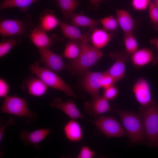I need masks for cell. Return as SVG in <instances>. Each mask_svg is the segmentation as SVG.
Masks as SVG:
<instances>
[{
  "label": "cell",
  "mask_w": 158,
  "mask_h": 158,
  "mask_svg": "<svg viewBox=\"0 0 158 158\" xmlns=\"http://www.w3.org/2000/svg\"><path fill=\"white\" fill-rule=\"evenodd\" d=\"M112 111L120 117L131 143L147 142L143 119L140 114L116 109H113Z\"/></svg>",
  "instance_id": "1"
},
{
  "label": "cell",
  "mask_w": 158,
  "mask_h": 158,
  "mask_svg": "<svg viewBox=\"0 0 158 158\" xmlns=\"http://www.w3.org/2000/svg\"><path fill=\"white\" fill-rule=\"evenodd\" d=\"M139 114L143 119L147 144L158 147V104L152 99L148 105L140 108Z\"/></svg>",
  "instance_id": "2"
},
{
  "label": "cell",
  "mask_w": 158,
  "mask_h": 158,
  "mask_svg": "<svg viewBox=\"0 0 158 158\" xmlns=\"http://www.w3.org/2000/svg\"><path fill=\"white\" fill-rule=\"evenodd\" d=\"M103 55L99 49L90 46L88 43L83 42L80 54L68 63L67 68L76 74H83L95 65Z\"/></svg>",
  "instance_id": "3"
},
{
  "label": "cell",
  "mask_w": 158,
  "mask_h": 158,
  "mask_svg": "<svg viewBox=\"0 0 158 158\" xmlns=\"http://www.w3.org/2000/svg\"><path fill=\"white\" fill-rule=\"evenodd\" d=\"M29 70L48 87L63 92L66 96L76 97L71 88L59 76L53 71L41 67L38 62L31 65Z\"/></svg>",
  "instance_id": "4"
},
{
  "label": "cell",
  "mask_w": 158,
  "mask_h": 158,
  "mask_svg": "<svg viewBox=\"0 0 158 158\" xmlns=\"http://www.w3.org/2000/svg\"><path fill=\"white\" fill-rule=\"evenodd\" d=\"M0 112L25 117L29 121L36 119L38 117L36 113L29 110L25 99L14 96L5 97L0 108Z\"/></svg>",
  "instance_id": "5"
},
{
  "label": "cell",
  "mask_w": 158,
  "mask_h": 158,
  "mask_svg": "<svg viewBox=\"0 0 158 158\" xmlns=\"http://www.w3.org/2000/svg\"><path fill=\"white\" fill-rule=\"evenodd\" d=\"M96 117L93 123L97 128L107 137H120L127 135L126 130L113 117L101 114Z\"/></svg>",
  "instance_id": "6"
},
{
  "label": "cell",
  "mask_w": 158,
  "mask_h": 158,
  "mask_svg": "<svg viewBox=\"0 0 158 158\" xmlns=\"http://www.w3.org/2000/svg\"><path fill=\"white\" fill-rule=\"evenodd\" d=\"M110 55L112 59L115 60L105 72L113 78L116 83L125 76L126 63L128 60V57L126 52L120 51L112 52Z\"/></svg>",
  "instance_id": "7"
},
{
  "label": "cell",
  "mask_w": 158,
  "mask_h": 158,
  "mask_svg": "<svg viewBox=\"0 0 158 158\" xmlns=\"http://www.w3.org/2000/svg\"><path fill=\"white\" fill-rule=\"evenodd\" d=\"M104 74V72H93L89 71L83 74L82 86L84 90L93 97L100 96L101 81Z\"/></svg>",
  "instance_id": "8"
},
{
  "label": "cell",
  "mask_w": 158,
  "mask_h": 158,
  "mask_svg": "<svg viewBox=\"0 0 158 158\" xmlns=\"http://www.w3.org/2000/svg\"><path fill=\"white\" fill-rule=\"evenodd\" d=\"M41 60L45 68L54 72L59 73L67 68L61 56L48 49H39Z\"/></svg>",
  "instance_id": "9"
},
{
  "label": "cell",
  "mask_w": 158,
  "mask_h": 158,
  "mask_svg": "<svg viewBox=\"0 0 158 158\" xmlns=\"http://www.w3.org/2000/svg\"><path fill=\"white\" fill-rule=\"evenodd\" d=\"M85 111L90 116L95 117L107 112L112 111L108 101L103 96L93 97L91 101L85 102L84 104Z\"/></svg>",
  "instance_id": "10"
},
{
  "label": "cell",
  "mask_w": 158,
  "mask_h": 158,
  "mask_svg": "<svg viewBox=\"0 0 158 158\" xmlns=\"http://www.w3.org/2000/svg\"><path fill=\"white\" fill-rule=\"evenodd\" d=\"M133 90L136 100L142 106H146L152 102L150 87L145 79L140 78L136 81Z\"/></svg>",
  "instance_id": "11"
},
{
  "label": "cell",
  "mask_w": 158,
  "mask_h": 158,
  "mask_svg": "<svg viewBox=\"0 0 158 158\" xmlns=\"http://www.w3.org/2000/svg\"><path fill=\"white\" fill-rule=\"evenodd\" d=\"M49 128H42L31 132L24 130L20 134V138L25 145H32L36 149L39 147L38 144L44 140L49 134Z\"/></svg>",
  "instance_id": "12"
},
{
  "label": "cell",
  "mask_w": 158,
  "mask_h": 158,
  "mask_svg": "<svg viewBox=\"0 0 158 158\" xmlns=\"http://www.w3.org/2000/svg\"><path fill=\"white\" fill-rule=\"evenodd\" d=\"M50 105L60 110L73 119L85 118L71 99L63 102L60 98L56 97L50 103Z\"/></svg>",
  "instance_id": "13"
},
{
  "label": "cell",
  "mask_w": 158,
  "mask_h": 158,
  "mask_svg": "<svg viewBox=\"0 0 158 158\" xmlns=\"http://www.w3.org/2000/svg\"><path fill=\"white\" fill-rule=\"evenodd\" d=\"M25 28L23 23L17 20H5L0 23V33L3 37L13 36L23 33Z\"/></svg>",
  "instance_id": "14"
},
{
  "label": "cell",
  "mask_w": 158,
  "mask_h": 158,
  "mask_svg": "<svg viewBox=\"0 0 158 158\" xmlns=\"http://www.w3.org/2000/svg\"><path fill=\"white\" fill-rule=\"evenodd\" d=\"M59 26L63 35L72 40L83 42H90L88 36L82 33L76 26L68 24L61 20H59Z\"/></svg>",
  "instance_id": "15"
},
{
  "label": "cell",
  "mask_w": 158,
  "mask_h": 158,
  "mask_svg": "<svg viewBox=\"0 0 158 158\" xmlns=\"http://www.w3.org/2000/svg\"><path fill=\"white\" fill-rule=\"evenodd\" d=\"M116 16L118 25L124 34L133 33L135 27V21L128 11L125 10L117 9Z\"/></svg>",
  "instance_id": "16"
},
{
  "label": "cell",
  "mask_w": 158,
  "mask_h": 158,
  "mask_svg": "<svg viewBox=\"0 0 158 158\" xmlns=\"http://www.w3.org/2000/svg\"><path fill=\"white\" fill-rule=\"evenodd\" d=\"M154 59L152 51L146 48L138 49L131 54L130 56L133 64L137 67H143L152 63Z\"/></svg>",
  "instance_id": "17"
},
{
  "label": "cell",
  "mask_w": 158,
  "mask_h": 158,
  "mask_svg": "<svg viewBox=\"0 0 158 158\" xmlns=\"http://www.w3.org/2000/svg\"><path fill=\"white\" fill-rule=\"evenodd\" d=\"M63 130L66 138L70 141H80L83 137V130L79 123L73 119L68 121L65 125Z\"/></svg>",
  "instance_id": "18"
},
{
  "label": "cell",
  "mask_w": 158,
  "mask_h": 158,
  "mask_svg": "<svg viewBox=\"0 0 158 158\" xmlns=\"http://www.w3.org/2000/svg\"><path fill=\"white\" fill-rule=\"evenodd\" d=\"M32 42L39 49H48L52 44V41L46 32L40 28H36L30 35Z\"/></svg>",
  "instance_id": "19"
},
{
  "label": "cell",
  "mask_w": 158,
  "mask_h": 158,
  "mask_svg": "<svg viewBox=\"0 0 158 158\" xmlns=\"http://www.w3.org/2000/svg\"><path fill=\"white\" fill-rule=\"evenodd\" d=\"M113 37V35L104 30L96 28L92 34L91 40L93 46L99 49L106 46Z\"/></svg>",
  "instance_id": "20"
},
{
  "label": "cell",
  "mask_w": 158,
  "mask_h": 158,
  "mask_svg": "<svg viewBox=\"0 0 158 158\" xmlns=\"http://www.w3.org/2000/svg\"><path fill=\"white\" fill-rule=\"evenodd\" d=\"M48 87L38 78H30L28 81L26 85L28 93L37 97L43 95L47 91Z\"/></svg>",
  "instance_id": "21"
},
{
  "label": "cell",
  "mask_w": 158,
  "mask_h": 158,
  "mask_svg": "<svg viewBox=\"0 0 158 158\" xmlns=\"http://www.w3.org/2000/svg\"><path fill=\"white\" fill-rule=\"evenodd\" d=\"M71 23L76 26L89 28L91 29L96 28L99 20H95L78 14L73 13L71 18Z\"/></svg>",
  "instance_id": "22"
},
{
  "label": "cell",
  "mask_w": 158,
  "mask_h": 158,
  "mask_svg": "<svg viewBox=\"0 0 158 158\" xmlns=\"http://www.w3.org/2000/svg\"><path fill=\"white\" fill-rule=\"evenodd\" d=\"M83 42L72 40L66 45L63 56L67 58L72 59L77 58L80 54L82 48Z\"/></svg>",
  "instance_id": "23"
},
{
  "label": "cell",
  "mask_w": 158,
  "mask_h": 158,
  "mask_svg": "<svg viewBox=\"0 0 158 158\" xmlns=\"http://www.w3.org/2000/svg\"><path fill=\"white\" fill-rule=\"evenodd\" d=\"M57 2L64 18L67 20L71 18L80 4L77 0H57Z\"/></svg>",
  "instance_id": "24"
},
{
  "label": "cell",
  "mask_w": 158,
  "mask_h": 158,
  "mask_svg": "<svg viewBox=\"0 0 158 158\" xmlns=\"http://www.w3.org/2000/svg\"><path fill=\"white\" fill-rule=\"evenodd\" d=\"M59 20L53 15L50 13L44 14L41 18L40 28L46 31H50L59 25Z\"/></svg>",
  "instance_id": "25"
},
{
  "label": "cell",
  "mask_w": 158,
  "mask_h": 158,
  "mask_svg": "<svg viewBox=\"0 0 158 158\" xmlns=\"http://www.w3.org/2000/svg\"><path fill=\"white\" fill-rule=\"evenodd\" d=\"M38 0H4L0 5L1 9L14 7L21 9L27 8Z\"/></svg>",
  "instance_id": "26"
},
{
  "label": "cell",
  "mask_w": 158,
  "mask_h": 158,
  "mask_svg": "<svg viewBox=\"0 0 158 158\" xmlns=\"http://www.w3.org/2000/svg\"><path fill=\"white\" fill-rule=\"evenodd\" d=\"M123 42L126 52L128 55H131L138 50V44L133 33L124 34Z\"/></svg>",
  "instance_id": "27"
},
{
  "label": "cell",
  "mask_w": 158,
  "mask_h": 158,
  "mask_svg": "<svg viewBox=\"0 0 158 158\" xmlns=\"http://www.w3.org/2000/svg\"><path fill=\"white\" fill-rule=\"evenodd\" d=\"M103 28V30L108 32L116 30L118 28V24L116 18L112 15L105 17L100 20Z\"/></svg>",
  "instance_id": "28"
},
{
  "label": "cell",
  "mask_w": 158,
  "mask_h": 158,
  "mask_svg": "<svg viewBox=\"0 0 158 158\" xmlns=\"http://www.w3.org/2000/svg\"><path fill=\"white\" fill-rule=\"evenodd\" d=\"M148 8L150 21L154 29L158 31V7L151 1Z\"/></svg>",
  "instance_id": "29"
},
{
  "label": "cell",
  "mask_w": 158,
  "mask_h": 158,
  "mask_svg": "<svg viewBox=\"0 0 158 158\" xmlns=\"http://www.w3.org/2000/svg\"><path fill=\"white\" fill-rule=\"evenodd\" d=\"M15 40L13 39H4L0 43V57H1L7 54L17 44Z\"/></svg>",
  "instance_id": "30"
},
{
  "label": "cell",
  "mask_w": 158,
  "mask_h": 158,
  "mask_svg": "<svg viewBox=\"0 0 158 158\" xmlns=\"http://www.w3.org/2000/svg\"><path fill=\"white\" fill-rule=\"evenodd\" d=\"M118 93L117 88L113 85L104 89L103 96L107 100H111L116 98Z\"/></svg>",
  "instance_id": "31"
},
{
  "label": "cell",
  "mask_w": 158,
  "mask_h": 158,
  "mask_svg": "<svg viewBox=\"0 0 158 158\" xmlns=\"http://www.w3.org/2000/svg\"><path fill=\"white\" fill-rule=\"evenodd\" d=\"M150 0H132L131 4L135 10L142 11L148 7Z\"/></svg>",
  "instance_id": "32"
},
{
  "label": "cell",
  "mask_w": 158,
  "mask_h": 158,
  "mask_svg": "<svg viewBox=\"0 0 158 158\" xmlns=\"http://www.w3.org/2000/svg\"><path fill=\"white\" fill-rule=\"evenodd\" d=\"M115 82L113 78L105 71L101 81V87L105 89L114 85Z\"/></svg>",
  "instance_id": "33"
},
{
  "label": "cell",
  "mask_w": 158,
  "mask_h": 158,
  "mask_svg": "<svg viewBox=\"0 0 158 158\" xmlns=\"http://www.w3.org/2000/svg\"><path fill=\"white\" fill-rule=\"evenodd\" d=\"M95 155V152L87 146H83L77 156L78 158H92Z\"/></svg>",
  "instance_id": "34"
},
{
  "label": "cell",
  "mask_w": 158,
  "mask_h": 158,
  "mask_svg": "<svg viewBox=\"0 0 158 158\" xmlns=\"http://www.w3.org/2000/svg\"><path fill=\"white\" fill-rule=\"evenodd\" d=\"M9 87L8 84L4 79H0V97H6L8 92Z\"/></svg>",
  "instance_id": "35"
},
{
  "label": "cell",
  "mask_w": 158,
  "mask_h": 158,
  "mask_svg": "<svg viewBox=\"0 0 158 158\" xmlns=\"http://www.w3.org/2000/svg\"><path fill=\"white\" fill-rule=\"evenodd\" d=\"M15 123V120L10 117L5 123L0 128V142L2 140L3 136L6 128L8 126H12Z\"/></svg>",
  "instance_id": "36"
},
{
  "label": "cell",
  "mask_w": 158,
  "mask_h": 158,
  "mask_svg": "<svg viewBox=\"0 0 158 158\" xmlns=\"http://www.w3.org/2000/svg\"><path fill=\"white\" fill-rule=\"evenodd\" d=\"M150 42L156 46L158 50V39L157 38H152L150 40Z\"/></svg>",
  "instance_id": "37"
},
{
  "label": "cell",
  "mask_w": 158,
  "mask_h": 158,
  "mask_svg": "<svg viewBox=\"0 0 158 158\" xmlns=\"http://www.w3.org/2000/svg\"><path fill=\"white\" fill-rule=\"evenodd\" d=\"M102 0H90V2L93 4L95 5Z\"/></svg>",
  "instance_id": "38"
},
{
  "label": "cell",
  "mask_w": 158,
  "mask_h": 158,
  "mask_svg": "<svg viewBox=\"0 0 158 158\" xmlns=\"http://www.w3.org/2000/svg\"><path fill=\"white\" fill-rule=\"evenodd\" d=\"M155 5L158 7V0H155L153 2Z\"/></svg>",
  "instance_id": "39"
},
{
  "label": "cell",
  "mask_w": 158,
  "mask_h": 158,
  "mask_svg": "<svg viewBox=\"0 0 158 158\" xmlns=\"http://www.w3.org/2000/svg\"><path fill=\"white\" fill-rule=\"evenodd\" d=\"M154 0V1L155 0Z\"/></svg>",
  "instance_id": "40"
}]
</instances>
